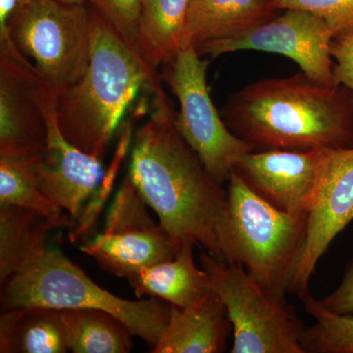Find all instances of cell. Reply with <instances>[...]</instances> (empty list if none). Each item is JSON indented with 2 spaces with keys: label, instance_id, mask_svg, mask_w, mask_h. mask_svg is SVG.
Wrapping results in <instances>:
<instances>
[{
  "label": "cell",
  "instance_id": "cell-29",
  "mask_svg": "<svg viewBox=\"0 0 353 353\" xmlns=\"http://www.w3.org/2000/svg\"><path fill=\"white\" fill-rule=\"evenodd\" d=\"M20 6L19 0H0V34L8 32L9 22Z\"/></svg>",
  "mask_w": 353,
  "mask_h": 353
},
{
  "label": "cell",
  "instance_id": "cell-6",
  "mask_svg": "<svg viewBox=\"0 0 353 353\" xmlns=\"http://www.w3.org/2000/svg\"><path fill=\"white\" fill-rule=\"evenodd\" d=\"M199 261L233 327L232 353H305L301 347L305 327L285 296L266 289L241 265L205 250Z\"/></svg>",
  "mask_w": 353,
  "mask_h": 353
},
{
  "label": "cell",
  "instance_id": "cell-31",
  "mask_svg": "<svg viewBox=\"0 0 353 353\" xmlns=\"http://www.w3.org/2000/svg\"><path fill=\"white\" fill-rule=\"evenodd\" d=\"M20 6H27V4L31 3V2L34 1V0H19Z\"/></svg>",
  "mask_w": 353,
  "mask_h": 353
},
{
  "label": "cell",
  "instance_id": "cell-15",
  "mask_svg": "<svg viewBox=\"0 0 353 353\" xmlns=\"http://www.w3.org/2000/svg\"><path fill=\"white\" fill-rule=\"evenodd\" d=\"M231 333L226 307L211 289L185 307L171 305L168 322L152 352H223Z\"/></svg>",
  "mask_w": 353,
  "mask_h": 353
},
{
  "label": "cell",
  "instance_id": "cell-17",
  "mask_svg": "<svg viewBox=\"0 0 353 353\" xmlns=\"http://www.w3.org/2000/svg\"><path fill=\"white\" fill-rule=\"evenodd\" d=\"M194 245L183 243L173 259L153 265L128 279L136 296L155 297L183 308L210 292L208 274L194 262Z\"/></svg>",
  "mask_w": 353,
  "mask_h": 353
},
{
  "label": "cell",
  "instance_id": "cell-23",
  "mask_svg": "<svg viewBox=\"0 0 353 353\" xmlns=\"http://www.w3.org/2000/svg\"><path fill=\"white\" fill-rule=\"evenodd\" d=\"M306 312L314 324L304 328L301 347L305 353H353V314H336L323 307L318 299L306 294Z\"/></svg>",
  "mask_w": 353,
  "mask_h": 353
},
{
  "label": "cell",
  "instance_id": "cell-28",
  "mask_svg": "<svg viewBox=\"0 0 353 353\" xmlns=\"http://www.w3.org/2000/svg\"><path fill=\"white\" fill-rule=\"evenodd\" d=\"M318 301L323 307L336 314H353V259L336 290Z\"/></svg>",
  "mask_w": 353,
  "mask_h": 353
},
{
  "label": "cell",
  "instance_id": "cell-13",
  "mask_svg": "<svg viewBox=\"0 0 353 353\" xmlns=\"http://www.w3.org/2000/svg\"><path fill=\"white\" fill-rule=\"evenodd\" d=\"M326 152L254 150L243 155L234 171L276 208L307 218Z\"/></svg>",
  "mask_w": 353,
  "mask_h": 353
},
{
  "label": "cell",
  "instance_id": "cell-12",
  "mask_svg": "<svg viewBox=\"0 0 353 353\" xmlns=\"http://www.w3.org/2000/svg\"><path fill=\"white\" fill-rule=\"evenodd\" d=\"M331 26L314 14L288 9L283 15L216 44L206 55L218 57L238 50H259L290 58L313 80L336 85L331 43Z\"/></svg>",
  "mask_w": 353,
  "mask_h": 353
},
{
  "label": "cell",
  "instance_id": "cell-8",
  "mask_svg": "<svg viewBox=\"0 0 353 353\" xmlns=\"http://www.w3.org/2000/svg\"><path fill=\"white\" fill-rule=\"evenodd\" d=\"M208 65L194 46L185 43L166 64L165 79L180 103V111L174 115L176 130L223 185L241 158L256 150L236 136L215 108L206 82Z\"/></svg>",
  "mask_w": 353,
  "mask_h": 353
},
{
  "label": "cell",
  "instance_id": "cell-3",
  "mask_svg": "<svg viewBox=\"0 0 353 353\" xmlns=\"http://www.w3.org/2000/svg\"><path fill=\"white\" fill-rule=\"evenodd\" d=\"M155 70L95 11L90 55L80 82L57 90L58 125L67 141L103 160L123 114L141 88L154 90Z\"/></svg>",
  "mask_w": 353,
  "mask_h": 353
},
{
  "label": "cell",
  "instance_id": "cell-26",
  "mask_svg": "<svg viewBox=\"0 0 353 353\" xmlns=\"http://www.w3.org/2000/svg\"><path fill=\"white\" fill-rule=\"evenodd\" d=\"M129 46H138L141 0H88Z\"/></svg>",
  "mask_w": 353,
  "mask_h": 353
},
{
  "label": "cell",
  "instance_id": "cell-20",
  "mask_svg": "<svg viewBox=\"0 0 353 353\" xmlns=\"http://www.w3.org/2000/svg\"><path fill=\"white\" fill-rule=\"evenodd\" d=\"M192 0H141L137 50L148 66L173 61L185 43Z\"/></svg>",
  "mask_w": 353,
  "mask_h": 353
},
{
  "label": "cell",
  "instance_id": "cell-10",
  "mask_svg": "<svg viewBox=\"0 0 353 353\" xmlns=\"http://www.w3.org/2000/svg\"><path fill=\"white\" fill-rule=\"evenodd\" d=\"M55 88L0 34V155H41L48 141L46 105Z\"/></svg>",
  "mask_w": 353,
  "mask_h": 353
},
{
  "label": "cell",
  "instance_id": "cell-25",
  "mask_svg": "<svg viewBox=\"0 0 353 353\" xmlns=\"http://www.w3.org/2000/svg\"><path fill=\"white\" fill-rule=\"evenodd\" d=\"M271 2L276 10L296 9L314 14L331 26L336 37L353 32V0H271Z\"/></svg>",
  "mask_w": 353,
  "mask_h": 353
},
{
  "label": "cell",
  "instance_id": "cell-24",
  "mask_svg": "<svg viewBox=\"0 0 353 353\" xmlns=\"http://www.w3.org/2000/svg\"><path fill=\"white\" fill-rule=\"evenodd\" d=\"M132 141V126L131 124L127 125L123 132H121L119 143L116 148L115 155L113 157L112 161L109 164L108 170L104 173L103 178L97 185L94 194L90 196L87 205L83 208L80 217L78 218V222L74 229L70 232L69 241L71 243H77L80 241L83 236H85L94 226L99 215L103 210L104 205L108 202L111 192H112L114 185H115L116 179L121 164L124 161L127 157L128 150Z\"/></svg>",
  "mask_w": 353,
  "mask_h": 353
},
{
  "label": "cell",
  "instance_id": "cell-27",
  "mask_svg": "<svg viewBox=\"0 0 353 353\" xmlns=\"http://www.w3.org/2000/svg\"><path fill=\"white\" fill-rule=\"evenodd\" d=\"M331 55L334 58V82L347 87L353 97V32L333 39Z\"/></svg>",
  "mask_w": 353,
  "mask_h": 353
},
{
  "label": "cell",
  "instance_id": "cell-5",
  "mask_svg": "<svg viewBox=\"0 0 353 353\" xmlns=\"http://www.w3.org/2000/svg\"><path fill=\"white\" fill-rule=\"evenodd\" d=\"M223 259L243 266L278 296L287 294L290 273L305 234L306 217L276 208L232 172Z\"/></svg>",
  "mask_w": 353,
  "mask_h": 353
},
{
  "label": "cell",
  "instance_id": "cell-19",
  "mask_svg": "<svg viewBox=\"0 0 353 353\" xmlns=\"http://www.w3.org/2000/svg\"><path fill=\"white\" fill-rule=\"evenodd\" d=\"M68 225L72 226L71 220L52 219L20 206L0 205V284L46 246L52 230Z\"/></svg>",
  "mask_w": 353,
  "mask_h": 353
},
{
  "label": "cell",
  "instance_id": "cell-18",
  "mask_svg": "<svg viewBox=\"0 0 353 353\" xmlns=\"http://www.w3.org/2000/svg\"><path fill=\"white\" fill-rule=\"evenodd\" d=\"M68 352V341L60 310L44 307L2 310L0 316V352Z\"/></svg>",
  "mask_w": 353,
  "mask_h": 353
},
{
  "label": "cell",
  "instance_id": "cell-9",
  "mask_svg": "<svg viewBox=\"0 0 353 353\" xmlns=\"http://www.w3.org/2000/svg\"><path fill=\"white\" fill-rule=\"evenodd\" d=\"M129 176L118 190L101 234L81 245L104 270L131 278L153 265L173 259L181 243L157 223Z\"/></svg>",
  "mask_w": 353,
  "mask_h": 353
},
{
  "label": "cell",
  "instance_id": "cell-4",
  "mask_svg": "<svg viewBox=\"0 0 353 353\" xmlns=\"http://www.w3.org/2000/svg\"><path fill=\"white\" fill-rule=\"evenodd\" d=\"M2 310L19 307L99 309L119 319L150 347L157 345L170 316L166 301H129L95 284L57 248L43 246L1 285Z\"/></svg>",
  "mask_w": 353,
  "mask_h": 353
},
{
  "label": "cell",
  "instance_id": "cell-30",
  "mask_svg": "<svg viewBox=\"0 0 353 353\" xmlns=\"http://www.w3.org/2000/svg\"><path fill=\"white\" fill-rule=\"evenodd\" d=\"M60 1L71 4H85V0H60Z\"/></svg>",
  "mask_w": 353,
  "mask_h": 353
},
{
  "label": "cell",
  "instance_id": "cell-11",
  "mask_svg": "<svg viewBox=\"0 0 353 353\" xmlns=\"http://www.w3.org/2000/svg\"><path fill=\"white\" fill-rule=\"evenodd\" d=\"M353 221V148L327 150L306 218L305 234L287 294L303 299L318 262Z\"/></svg>",
  "mask_w": 353,
  "mask_h": 353
},
{
  "label": "cell",
  "instance_id": "cell-7",
  "mask_svg": "<svg viewBox=\"0 0 353 353\" xmlns=\"http://www.w3.org/2000/svg\"><path fill=\"white\" fill-rule=\"evenodd\" d=\"M8 32L55 90L75 85L85 75L90 55V12L85 4L34 0L17 9Z\"/></svg>",
  "mask_w": 353,
  "mask_h": 353
},
{
  "label": "cell",
  "instance_id": "cell-22",
  "mask_svg": "<svg viewBox=\"0 0 353 353\" xmlns=\"http://www.w3.org/2000/svg\"><path fill=\"white\" fill-rule=\"evenodd\" d=\"M39 157L0 155V205L20 206L57 220H71L41 190Z\"/></svg>",
  "mask_w": 353,
  "mask_h": 353
},
{
  "label": "cell",
  "instance_id": "cell-1",
  "mask_svg": "<svg viewBox=\"0 0 353 353\" xmlns=\"http://www.w3.org/2000/svg\"><path fill=\"white\" fill-rule=\"evenodd\" d=\"M153 94L152 116L134 137L128 176L174 240L201 245L224 261L228 192L176 130L161 85Z\"/></svg>",
  "mask_w": 353,
  "mask_h": 353
},
{
  "label": "cell",
  "instance_id": "cell-2",
  "mask_svg": "<svg viewBox=\"0 0 353 353\" xmlns=\"http://www.w3.org/2000/svg\"><path fill=\"white\" fill-rule=\"evenodd\" d=\"M221 116L256 150L353 148L352 92L303 72L246 85L228 99Z\"/></svg>",
  "mask_w": 353,
  "mask_h": 353
},
{
  "label": "cell",
  "instance_id": "cell-14",
  "mask_svg": "<svg viewBox=\"0 0 353 353\" xmlns=\"http://www.w3.org/2000/svg\"><path fill=\"white\" fill-rule=\"evenodd\" d=\"M57 97L55 90L46 105L48 141L39 157V188L52 203L78 219L83 204L94 194L105 172L102 160L79 150L62 134L57 122Z\"/></svg>",
  "mask_w": 353,
  "mask_h": 353
},
{
  "label": "cell",
  "instance_id": "cell-16",
  "mask_svg": "<svg viewBox=\"0 0 353 353\" xmlns=\"http://www.w3.org/2000/svg\"><path fill=\"white\" fill-rule=\"evenodd\" d=\"M275 12L271 0H192L185 43L204 57L216 44L276 17Z\"/></svg>",
  "mask_w": 353,
  "mask_h": 353
},
{
  "label": "cell",
  "instance_id": "cell-21",
  "mask_svg": "<svg viewBox=\"0 0 353 353\" xmlns=\"http://www.w3.org/2000/svg\"><path fill=\"white\" fill-rule=\"evenodd\" d=\"M70 352L128 353L132 348V332L119 319L99 309L60 310Z\"/></svg>",
  "mask_w": 353,
  "mask_h": 353
}]
</instances>
